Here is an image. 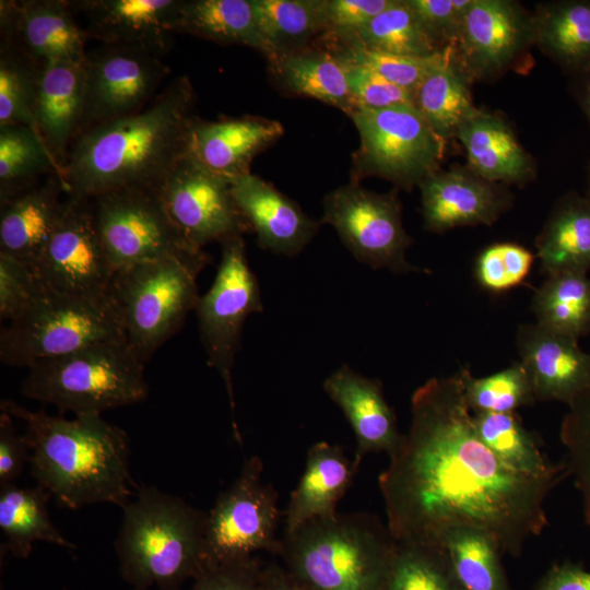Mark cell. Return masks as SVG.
I'll return each mask as SVG.
<instances>
[{
    "instance_id": "cell-1",
    "label": "cell",
    "mask_w": 590,
    "mask_h": 590,
    "mask_svg": "<svg viewBox=\"0 0 590 590\" xmlns=\"http://www.w3.org/2000/svg\"><path fill=\"white\" fill-rule=\"evenodd\" d=\"M411 413L378 479L393 539L435 544L448 528L469 526L519 556L547 526L545 500L564 473L535 476L504 464L474 429L460 371L418 387Z\"/></svg>"
},
{
    "instance_id": "cell-2",
    "label": "cell",
    "mask_w": 590,
    "mask_h": 590,
    "mask_svg": "<svg viewBox=\"0 0 590 590\" xmlns=\"http://www.w3.org/2000/svg\"><path fill=\"white\" fill-rule=\"evenodd\" d=\"M196 93L188 76L174 79L142 110L83 131L63 172L68 196L93 199L123 190H160L186 154Z\"/></svg>"
},
{
    "instance_id": "cell-3",
    "label": "cell",
    "mask_w": 590,
    "mask_h": 590,
    "mask_svg": "<svg viewBox=\"0 0 590 590\" xmlns=\"http://www.w3.org/2000/svg\"><path fill=\"white\" fill-rule=\"evenodd\" d=\"M0 410L25 423L31 474L61 506L74 510L109 503L121 508L139 487L130 472L127 432L101 414L68 420L12 400H2Z\"/></svg>"
},
{
    "instance_id": "cell-4",
    "label": "cell",
    "mask_w": 590,
    "mask_h": 590,
    "mask_svg": "<svg viewBox=\"0 0 590 590\" xmlns=\"http://www.w3.org/2000/svg\"><path fill=\"white\" fill-rule=\"evenodd\" d=\"M121 509L115 552L130 590H182L202 570L206 512L148 485Z\"/></svg>"
},
{
    "instance_id": "cell-5",
    "label": "cell",
    "mask_w": 590,
    "mask_h": 590,
    "mask_svg": "<svg viewBox=\"0 0 590 590\" xmlns=\"http://www.w3.org/2000/svg\"><path fill=\"white\" fill-rule=\"evenodd\" d=\"M394 547L388 526L376 517L337 512L283 534L278 556L317 590H385Z\"/></svg>"
},
{
    "instance_id": "cell-6",
    "label": "cell",
    "mask_w": 590,
    "mask_h": 590,
    "mask_svg": "<svg viewBox=\"0 0 590 590\" xmlns=\"http://www.w3.org/2000/svg\"><path fill=\"white\" fill-rule=\"evenodd\" d=\"M21 393L74 415L144 401V363L125 338L99 341L28 368Z\"/></svg>"
},
{
    "instance_id": "cell-7",
    "label": "cell",
    "mask_w": 590,
    "mask_h": 590,
    "mask_svg": "<svg viewBox=\"0 0 590 590\" xmlns=\"http://www.w3.org/2000/svg\"><path fill=\"white\" fill-rule=\"evenodd\" d=\"M204 252L169 257L117 270L108 298L125 339L145 364L182 327L200 295L197 278L208 264Z\"/></svg>"
},
{
    "instance_id": "cell-8",
    "label": "cell",
    "mask_w": 590,
    "mask_h": 590,
    "mask_svg": "<svg viewBox=\"0 0 590 590\" xmlns=\"http://www.w3.org/2000/svg\"><path fill=\"white\" fill-rule=\"evenodd\" d=\"M359 135L350 181L378 177L412 190L435 172L446 153L440 138L414 106L357 108L350 117Z\"/></svg>"
},
{
    "instance_id": "cell-9",
    "label": "cell",
    "mask_w": 590,
    "mask_h": 590,
    "mask_svg": "<svg viewBox=\"0 0 590 590\" xmlns=\"http://www.w3.org/2000/svg\"><path fill=\"white\" fill-rule=\"evenodd\" d=\"M125 338L118 317L107 302L42 293L0 333V359L13 367L30 368L90 344Z\"/></svg>"
},
{
    "instance_id": "cell-10",
    "label": "cell",
    "mask_w": 590,
    "mask_h": 590,
    "mask_svg": "<svg viewBox=\"0 0 590 590\" xmlns=\"http://www.w3.org/2000/svg\"><path fill=\"white\" fill-rule=\"evenodd\" d=\"M262 460L247 459L232 485L206 512L202 569L256 556L259 551L278 556L281 539L279 496L263 483Z\"/></svg>"
},
{
    "instance_id": "cell-11",
    "label": "cell",
    "mask_w": 590,
    "mask_h": 590,
    "mask_svg": "<svg viewBox=\"0 0 590 590\" xmlns=\"http://www.w3.org/2000/svg\"><path fill=\"white\" fill-rule=\"evenodd\" d=\"M263 309L256 274L249 267L243 236L221 243V261L209 291L194 308L208 364L224 381L232 411L234 438L241 444L235 416L233 368L246 319Z\"/></svg>"
},
{
    "instance_id": "cell-12",
    "label": "cell",
    "mask_w": 590,
    "mask_h": 590,
    "mask_svg": "<svg viewBox=\"0 0 590 590\" xmlns=\"http://www.w3.org/2000/svg\"><path fill=\"white\" fill-rule=\"evenodd\" d=\"M92 201L97 229L115 272L142 262L204 253L175 227L157 191L123 189Z\"/></svg>"
},
{
    "instance_id": "cell-13",
    "label": "cell",
    "mask_w": 590,
    "mask_h": 590,
    "mask_svg": "<svg viewBox=\"0 0 590 590\" xmlns=\"http://www.w3.org/2000/svg\"><path fill=\"white\" fill-rule=\"evenodd\" d=\"M320 222L331 225L354 258L373 269L423 271L405 257L412 238L403 227L397 188L378 193L350 181L324 197Z\"/></svg>"
},
{
    "instance_id": "cell-14",
    "label": "cell",
    "mask_w": 590,
    "mask_h": 590,
    "mask_svg": "<svg viewBox=\"0 0 590 590\" xmlns=\"http://www.w3.org/2000/svg\"><path fill=\"white\" fill-rule=\"evenodd\" d=\"M32 270L52 293L109 300L115 271L97 229L92 199L66 196L59 221Z\"/></svg>"
},
{
    "instance_id": "cell-15",
    "label": "cell",
    "mask_w": 590,
    "mask_h": 590,
    "mask_svg": "<svg viewBox=\"0 0 590 590\" xmlns=\"http://www.w3.org/2000/svg\"><path fill=\"white\" fill-rule=\"evenodd\" d=\"M175 227L193 247L251 232L234 198L232 182L186 154L158 190Z\"/></svg>"
},
{
    "instance_id": "cell-16",
    "label": "cell",
    "mask_w": 590,
    "mask_h": 590,
    "mask_svg": "<svg viewBox=\"0 0 590 590\" xmlns=\"http://www.w3.org/2000/svg\"><path fill=\"white\" fill-rule=\"evenodd\" d=\"M83 66L86 76L83 131L142 110L160 94L169 73L161 57L131 46L102 44L86 52Z\"/></svg>"
},
{
    "instance_id": "cell-17",
    "label": "cell",
    "mask_w": 590,
    "mask_h": 590,
    "mask_svg": "<svg viewBox=\"0 0 590 590\" xmlns=\"http://www.w3.org/2000/svg\"><path fill=\"white\" fill-rule=\"evenodd\" d=\"M531 45L532 13L515 1L473 0L452 46L473 80L512 68Z\"/></svg>"
},
{
    "instance_id": "cell-18",
    "label": "cell",
    "mask_w": 590,
    "mask_h": 590,
    "mask_svg": "<svg viewBox=\"0 0 590 590\" xmlns=\"http://www.w3.org/2000/svg\"><path fill=\"white\" fill-rule=\"evenodd\" d=\"M68 0H1L0 44L36 64L83 62L88 37Z\"/></svg>"
},
{
    "instance_id": "cell-19",
    "label": "cell",
    "mask_w": 590,
    "mask_h": 590,
    "mask_svg": "<svg viewBox=\"0 0 590 590\" xmlns=\"http://www.w3.org/2000/svg\"><path fill=\"white\" fill-rule=\"evenodd\" d=\"M418 188L424 227L433 233L492 225L512 203V196L503 184L486 180L467 166L439 169Z\"/></svg>"
},
{
    "instance_id": "cell-20",
    "label": "cell",
    "mask_w": 590,
    "mask_h": 590,
    "mask_svg": "<svg viewBox=\"0 0 590 590\" xmlns=\"http://www.w3.org/2000/svg\"><path fill=\"white\" fill-rule=\"evenodd\" d=\"M180 0H75L84 31L104 45L143 48L158 57L173 46V24Z\"/></svg>"
},
{
    "instance_id": "cell-21",
    "label": "cell",
    "mask_w": 590,
    "mask_h": 590,
    "mask_svg": "<svg viewBox=\"0 0 590 590\" xmlns=\"http://www.w3.org/2000/svg\"><path fill=\"white\" fill-rule=\"evenodd\" d=\"M284 134L283 125L261 116L217 120L194 117L187 153L213 174L233 181L250 174L253 158Z\"/></svg>"
},
{
    "instance_id": "cell-22",
    "label": "cell",
    "mask_w": 590,
    "mask_h": 590,
    "mask_svg": "<svg viewBox=\"0 0 590 590\" xmlns=\"http://www.w3.org/2000/svg\"><path fill=\"white\" fill-rule=\"evenodd\" d=\"M85 106L83 62L51 60L38 64L36 125L40 138L62 169V179L71 146L83 131Z\"/></svg>"
},
{
    "instance_id": "cell-23",
    "label": "cell",
    "mask_w": 590,
    "mask_h": 590,
    "mask_svg": "<svg viewBox=\"0 0 590 590\" xmlns=\"http://www.w3.org/2000/svg\"><path fill=\"white\" fill-rule=\"evenodd\" d=\"M232 189L263 250L294 257L320 228L321 222L308 216L295 201L259 176H241L232 181Z\"/></svg>"
},
{
    "instance_id": "cell-24",
    "label": "cell",
    "mask_w": 590,
    "mask_h": 590,
    "mask_svg": "<svg viewBox=\"0 0 590 590\" xmlns=\"http://www.w3.org/2000/svg\"><path fill=\"white\" fill-rule=\"evenodd\" d=\"M516 345L538 401H558L568 405L589 384L590 354L581 350L578 339L535 322L518 329Z\"/></svg>"
},
{
    "instance_id": "cell-25",
    "label": "cell",
    "mask_w": 590,
    "mask_h": 590,
    "mask_svg": "<svg viewBox=\"0 0 590 590\" xmlns=\"http://www.w3.org/2000/svg\"><path fill=\"white\" fill-rule=\"evenodd\" d=\"M329 398L347 418L356 439L353 464L357 471L368 453L391 456L399 447L397 417L388 404L379 380L365 377L350 366L342 365L323 381Z\"/></svg>"
},
{
    "instance_id": "cell-26",
    "label": "cell",
    "mask_w": 590,
    "mask_h": 590,
    "mask_svg": "<svg viewBox=\"0 0 590 590\" xmlns=\"http://www.w3.org/2000/svg\"><path fill=\"white\" fill-rule=\"evenodd\" d=\"M467 154V167L496 184L523 185L535 177V164L507 120L477 108L456 132Z\"/></svg>"
},
{
    "instance_id": "cell-27",
    "label": "cell",
    "mask_w": 590,
    "mask_h": 590,
    "mask_svg": "<svg viewBox=\"0 0 590 590\" xmlns=\"http://www.w3.org/2000/svg\"><path fill=\"white\" fill-rule=\"evenodd\" d=\"M67 192L50 175L20 196L0 204V252L32 267L56 227Z\"/></svg>"
},
{
    "instance_id": "cell-28",
    "label": "cell",
    "mask_w": 590,
    "mask_h": 590,
    "mask_svg": "<svg viewBox=\"0 0 590 590\" xmlns=\"http://www.w3.org/2000/svg\"><path fill=\"white\" fill-rule=\"evenodd\" d=\"M353 461L338 445L318 441L307 451L306 464L292 491L284 516V533L290 534L306 522L331 517L355 475Z\"/></svg>"
},
{
    "instance_id": "cell-29",
    "label": "cell",
    "mask_w": 590,
    "mask_h": 590,
    "mask_svg": "<svg viewBox=\"0 0 590 590\" xmlns=\"http://www.w3.org/2000/svg\"><path fill=\"white\" fill-rule=\"evenodd\" d=\"M268 63L272 81L286 94L315 98L349 117L357 109L342 64L326 47L314 44Z\"/></svg>"
},
{
    "instance_id": "cell-30",
    "label": "cell",
    "mask_w": 590,
    "mask_h": 590,
    "mask_svg": "<svg viewBox=\"0 0 590 590\" xmlns=\"http://www.w3.org/2000/svg\"><path fill=\"white\" fill-rule=\"evenodd\" d=\"M173 30L175 34L221 45L247 46L267 60L273 58L259 28L252 0H180Z\"/></svg>"
},
{
    "instance_id": "cell-31",
    "label": "cell",
    "mask_w": 590,
    "mask_h": 590,
    "mask_svg": "<svg viewBox=\"0 0 590 590\" xmlns=\"http://www.w3.org/2000/svg\"><path fill=\"white\" fill-rule=\"evenodd\" d=\"M546 275L590 270V198L568 192L557 200L536 240Z\"/></svg>"
},
{
    "instance_id": "cell-32",
    "label": "cell",
    "mask_w": 590,
    "mask_h": 590,
    "mask_svg": "<svg viewBox=\"0 0 590 590\" xmlns=\"http://www.w3.org/2000/svg\"><path fill=\"white\" fill-rule=\"evenodd\" d=\"M471 81L453 46L447 45L413 93L414 107L446 141L456 137L460 125L477 109L471 95Z\"/></svg>"
},
{
    "instance_id": "cell-33",
    "label": "cell",
    "mask_w": 590,
    "mask_h": 590,
    "mask_svg": "<svg viewBox=\"0 0 590 590\" xmlns=\"http://www.w3.org/2000/svg\"><path fill=\"white\" fill-rule=\"evenodd\" d=\"M532 23L534 45L545 55L576 76L590 71V0L541 3Z\"/></svg>"
},
{
    "instance_id": "cell-34",
    "label": "cell",
    "mask_w": 590,
    "mask_h": 590,
    "mask_svg": "<svg viewBox=\"0 0 590 590\" xmlns=\"http://www.w3.org/2000/svg\"><path fill=\"white\" fill-rule=\"evenodd\" d=\"M51 495L42 486H0V530L4 538L1 553L16 558L30 556L35 542H48L73 550L75 545L54 524L48 510Z\"/></svg>"
},
{
    "instance_id": "cell-35",
    "label": "cell",
    "mask_w": 590,
    "mask_h": 590,
    "mask_svg": "<svg viewBox=\"0 0 590 590\" xmlns=\"http://www.w3.org/2000/svg\"><path fill=\"white\" fill-rule=\"evenodd\" d=\"M462 590H511L502 564L504 554L486 532L456 526L437 539Z\"/></svg>"
},
{
    "instance_id": "cell-36",
    "label": "cell",
    "mask_w": 590,
    "mask_h": 590,
    "mask_svg": "<svg viewBox=\"0 0 590 590\" xmlns=\"http://www.w3.org/2000/svg\"><path fill=\"white\" fill-rule=\"evenodd\" d=\"M50 175L63 182L62 169L37 132L26 126L0 127V204Z\"/></svg>"
},
{
    "instance_id": "cell-37",
    "label": "cell",
    "mask_w": 590,
    "mask_h": 590,
    "mask_svg": "<svg viewBox=\"0 0 590 590\" xmlns=\"http://www.w3.org/2000/svg\"><path fill=\"white\" fill-rule=\"evenodd\" d=\"M252 4L273 58L311 46L324 33L326 0H252Z\"/></svg>"
},
{
    "instance_id": "cell-38",
    "label": "cell",
    "mask_w": 590,
    "mask_h": 590,
    "mask_svg": "<svg viewBox=\"0 0 590 590\" xmlns=\"http://www.w3.org/2000/svg\"><path fill=\"white\" fill-rule=\"evenodd\" d=\"M472 422L480 439L507 467L535 476L567 472L565 463H553L541 451L516 412H473Z\"/></svg>"
},
{
    "instance_id": "cell-39",
    "label": "cell",
    "mask_w": 590,
    "mask_h": 590,
    "mask_svg": "<svg viewBox=\"0 0 590 590\" xmlns=\"http://www.w3.org/2000/svg\"><path fill=\"white\" fill-rule=\"evenodd\" d=\"M532 310L536 323L554 332L580 339L590 334V279L587 272L547 275L535 292Z\"/></svg>"
},
{
    "instance_id": "cell-40",
    "label": "cell",
    "mask_w": 590,
    "mask_h": 590,
    "mask_svg": "<svg viewBox=\"0 0 590 590\" xmlns=\"http://www.w3.org/2000/svg\"><path fill=\"white\" fill-rule=\"evenodd\" d=\"M332 45H353L405 56H429L444 48L406 0H394L352 36Z\"/></svg>"
},
{
    "instance_id": "cell-41",
    "label": "cell",
    "mask_w": 590,
    "mask_h": 590,
    "mask_svg": "<svg viewBox=\"0 0 590 590\" xmlns=\"http://www.w3.org/2000/svg\"><path fill=\"white\" fill-rule=\"evenodd\" d=\"M385 590H462L441 546L397 542Z\"/></svg>"
},
{
    "instance_id": "cell-42",
    "label": "cell",
    "mask_w": 590,
    "mask_h": 590,
    "mask_svg": "<svg viewBox=\"0 0 590 590\" xmlns=\"http://www.w3.org/2000/svg\"><path fill=\"white\" fill-rule=\"evenodd\" d=\"M460 375L473 412L511 413L538 401L531 377L520 361L486 377H473L468 369H461Z\"/></svg>"
},
{
    "instance_id": "cell-43",
    "label": "cell",
    "mask_w": 590,
    "mask_h": 590,
    "mask_svg": "<svg viewBox=\"0 0 590 590\" xmlns=\"http://www.w3.org/2000/svg\"><path fill=\"white\" fill-rule=\"evenodd\" d=\"M37 70L34 61L0 44V127L26 126L38 133L35 119Z\"/></svg>"
},
{
    "instance_id": "cell-44",
    "label": "cell",
    "mask_w": 590,
    "mask_h": 590,
    "mask_svg": "<svg viewBox=\"0 0 590 590\" xmlns=\"http://www.w3.org/2000/svg\"><path fill=\"white\" fill-rule=\"evenodd\" d=\"M567 406L560 426L565 464L580 493L585 522L590 527V381Z\"/></svg>"
},
{
    "instance_id": "cell-45",
    "label": "cell",
    "mask_w": 590,
    "mask_h": 590,
    "mask_svg": "<svg viewBox=\"0 0 590 590\" xmlns=\"http://www.w3.org/2000/svg\"><path fill=\"white\" fill-rule=\"evenodd\" d=\"M324 47L337 57L365 67L411 93H414L436 64L442 50L429 56H405L370 50L353 45H330Z\"/></svg>"
},
{
    "instance_id": "cell-46",
    "label": "cell",
    "mask_w": 590,
    "mask_h": 590,
    "mask_svg": "<svg viewBox=\"0 0 590 590\" xmlns=\"http://www.w3.org/2000/svg\"><path fill=\"white\" fill-rule=\"evenodd\" d=\"M532 252L515 243H496L481 251L475 262L479 284L499 293L520 285L531 271Z\"/></svg>"
},
{
    "instance_id": "cell-47",
    "label": "cell",
    "mask_w": 590,
    "mask_h": 590,
    "mask_svg": "<svg viewBox=\"0 0 590 590\" xmlns=\"http://www.w3.org/2000/svg\"><path fill=\"white\" fill-rule=\"evenodd\" d=\"M334 57L342 64L350 92L357 108L384 109L396 106H414L413 93L389 82L378 73Z\"/></svg>"
},
{
    "instance_id": "cell-48",
    "label": "cell",
    "mask_w": 590,
    "mask_h": 590,
    "mask_svg": "<svg viewBox=\"0 0 590 590\" xmlns=\"http://www.w3.org/2000/svg\"><path fill=\"white\" fill-rule=\"evenodd\" d=\"M43 286L26 263L0 252V318L20 317L42 293Z\"/></svg>"
},
{
    "instance_id": "cell-49",
    "label": "cell",
    "mask_w": 590,
    "mask_h": 590,
    "mask_svg": "<svg viewBox=\"0 0 590 590\" xmlns=\"http://www.w3.org/2000/svg\"><path fill=\"white\" fill-rule=\"evenodd\" d=\"M394 0H326V30L319 43L338 44L366 25Z\"/></svg>"
},
{
    "instance_id": "cell-50",
    "label": "cell",
    "mask_w": 590,
    "mask_h": 590,
    "mask_svg": "<svg viewBox=\"0 0 590 590\" xmlns=\"http://www.w3.org/2000/svg\"><path fill=\"white\" fill-rule=\"evenodd\" d=\"M473 0H406L424 26L442 46L453 45Z\"/></svg>"
},
{
    "instance_id": "cell-51",
    "label": "cell",
    "mask_w": 590,
    "mask_h": 590,
    "mask_svg": "<svg viewBox=\"0 0 590 590\" xmlns=\"http://www.w3.org/2000/svg\"><path fill=\"white\" fill-rule=\"evenodd\" d=\"M263 566L257 556L202 569L188 589L259 590Z\"/></svg>"
},
{
    "instance_id": "cell-52",
    "label": "cell",
    "mask_w": 590,
    "mask_h": 590,
    "mask_svg": "<svg viewBox=\"0 0 590 590\" xmlns=\"http://www.w3.org/2000/svg\"><path fill=\"white\" fill-rule=\"evenodd\" d=\"M31 460V449L24 436L17 434L13 417L0 414V486L14 484Z\"/></svg>"
},
{
    "instance_id": "cell-53",
    "label": "cell",
    "mask_w": 590,
    "mask_h": 590,
    "mask_svg": "<svg viewBox=\"0 0 590 590\" xmlns=\"http://www.w3.org/2000/svg\"><path fill=\"white\" fill-rule=\"evenodd\" d=\"M532 590H590V570L568 560L555 564Z\"/></svg>"
},
{
    "instance_id": "cell-54",
    "label": "cell",
    "mask_w": 590,
    "mask_h": 590,
    "mask_svg": "<svg viewBox=\"0 0 590 590\" xmlns=\"http://www.w3.org/2000/svg\"><path fill=\"white\" fill-rule=\"evenodd\" d=\"M259 590H317L290 574L282 565L271 563L263 566Z\"/></svg>"
},
{
    "instance_id": "cell-55",
    "label": "cell",
    "mask_w": 590,
    "mask_h": 590,
    "mask_svg": "<svg viewBox=\"0 0 590 590\" xmlns=\"http://www.w3.org/2000/svg\"><path fill=\"white\" fill-rule=\"evenodd\" d=\"M576 83L577 99L590 122V71L578 75Z\"/></svg>"
},
{
    "instance_id": "cell-56",
    "label": "cell",
    "mask_w": 590,
    "mask_h": 590,
    "mask_svg": "<svg viewBox=\"0 0 590 590\" xmlns=\"http://www.w3.org/2000/svg\"><path fill=\"white\" fill-rule=\"evenodd\" d=\"M588 197L590 198V168H589V189H588Z\"/></svg>"
}]
</instances>
